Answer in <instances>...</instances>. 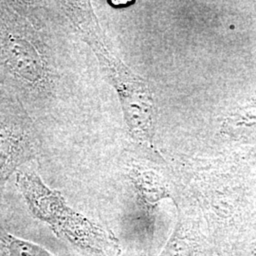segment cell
Wrapping results in <instances>:
<instances>
[{
  "label": "cell",
  "instance_id": "6da1fadb",
  "mask_svg": "<svg viewBox=\"0 0 256 256\" xmlns=\"http://www.w3.org/2000/svg\"><path fill=\"white\" fill-rule=\"evenodd\" d=\"M64 10L82 40L96 55L102 70L119 94L129 132L146 144L153 137L155 102L146 81L133 74L110 46L90 2H66Z\"/></svg>",
  "mask_w": 256,
  "mask_h": 256
},
{
  "label": "cell",
  "instance_id": "7a4b0ae2",
  "mask_svg": "<svg viewBox=\"0 0 256 256\" xmlns=\"http://www.w3.org/2000/svg\"><path fill=\"white\" fill-rule=\"evenodd\" d=\"M2 54L10 70L23 81L32 86L46 82L48 70L45 56L28 34L14 30L6 32Z\"/></svg>",
  "mask_w": 256,
  "mask_h": 256
},
{
  "label": "cell",
  "instance_id": "3957f363",
  "mask_svg": "<svg viewBox=\"0 0 256 256\" xmlns=\"http://www.w3.org/2000/svg\"><path fill=\"white\" fill-rule=\"evenodd\" d=\"M26 137L18 129L0 122V180L6 178L27 156Z\"/></svg>",
  "mask_w": 256,
  "mask_h": 256
}]
</instances>
